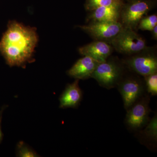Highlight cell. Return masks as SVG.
<instances>
[{
  "mask_svg": "<svg viewBox=\"0 0 157 157\" xmlns=\"http://www.w3.org/2000/svg\"><path fill=\"white\" fill-rule=\"evenodd\" d=\"M37 42L36 29L11 21L0 41V52L10 67H23L32 60Z\"/></svg>",
  "mask_w": 157,
  "mask_h": 157,
  "instance_id": "1",
  "label": "cell"
},
{
  "mask_svg": "<svg viewBox=\"0 0 157 157\" xmlns=\"http://www.w3.org/2000/svg\"><path fill=\"white\" fill-rule=\"evenodd\" d=\"M113 50V47L109 43L98 40H95L78 49V52L82 55L89 56L100 63L105 61L111 56Z\"/></svg>",
  "mask_w": 157,
  "mask_h": 157,
  "instance_id": "8",
  "label": "cell"
},
{
  "mask_svg": "<svg viewBox=\"0 0 157 157\" xmlns=\"http://www.w3.org/2000/svg\"><path fill=\"white\" fill-rule=\"evenodd\" d=\"M157 25V15L153 14L146 15L141 18L137 26V30L151 31Z\"/></svg>",
  "mask_w": 157,
  "mask_h": 157,
  "instance_id": "15",
  "label": "cell"
},
{
  "mask_svg": "<svg viewBox=\"0 0 157 157\" xmlns=\"http://www.w3.org/2000/svg\"><path fill=\"white\" fill-rule=\"evenodd\" d=\"M122 6L100 7L90 11L86 17L87 23L119 22Z\"/></svg>",
  "mask_w": 157,
  "mask_h": 157,
  "instance_id": "11",
  "label": "cell"
},
{
  "mask_svg": "<svg viewBox=\"0 0 157 157\" xmlns=\"http://www.w3.org/2000/svg\"><path fill=\"white\" fill-rule=\"evenodd\" d=\"M7 106H4L0 109V144L2 143L3 139V134L2 130V119L3 113Z\"/></svg>",
  "mask_w": 157,
  "mask_h": 157,
  "instance_id": "18",
  "label": "cell"
},
{
  "mask_svg": "<svg viewBox=\"0 0 157 157\" xmlns=\"http://www.w3.org/2000/svg\"><path fill=\"white\" fill-rule=\"evenodd\" d=\"M79 79L68 84L59 98L60 108H76L82 98V92L78 85Z\"/></svg>",
  "mask_w": 157,
  "mask_h": 157,
  "instance_id": "12",
  "label": "cell"
},
{
  "mask_svg": "<svg viewBox=\"0 0 157 157\" xmlns=\"http://www.w3.org/2000/svg\"><path fill=\"white\" fill-rule=\"evenodd\" d=\"M147 91L153 96L157 94V72L144 76Z\"/></svg>",
  "mask_w": 157,
  "mask_h": 157,
  "instance_id": "16",
  "label": "cell"
},
{
  "mask_svg": "<svg viewBox=\"0 0 157 157\" xmlns=\"http://www.w3.org/2000/svg\"><path fill=\"white\" fill-rule=\"evenodd\" d=\"M155 0H131L124 3L121 8L119 22L124 28L137 30L141 18L155 6Z\"/></svg>",
  "mask_w": 157,
  "mask_h": 157,
  "instance_id": "2",
  "label": "cell"
},
{
  "mask_svg": "<svg viewBox=\"0 0 157 157\" xmlns=\"http://www.w3.org/2000/svg\"><path fill=\"white\" fill-rule=\"evenodd\" d=\"M124 3V0H86L85 8L88 11L100 7L122 6Z\"/></svg>",
  "mask_w": 157,
  "mask_h": 157,
  "instance_id": "13",
  "label": "cell"
},
{
  "mask_svg": "<svg viewBox=\"0 0 157 157\" xmlns=\"http://www.w3.org/2000/svg\"><path fill=\"white\" fill-rule=\"evenodd\" d=\"M110 45L118 53L132 55L147 47L146 41L136 31L131 29H123L111 41Z\"/></svg>",
  "mask_w": 157,
  "mask_h": 157,
  "instance_id": "5",
  "label": "cell"
},
{
  "mask_svg": "<svg viewBox=\"0 0 157 157\" xmlns=\"http://www.w3.org/2000/svg\"><path fill=\"white\" fill-rule=\"evenodd\" d=\"M119 84L125 108L129 109L136 103L141 94L142 90L141 82L136 77H128L124 79L122 78Z\"/></svg>",
  "mask_w": 157,
  "mask_h": 157,
  "instance_id": "7",
  "label": "cell"
},
{
  "mask_svg": "<svg viewBox=\"0 0 157 157\" xmlns=\"http://www.w3.org/2000/svg\"><path fill=\"white\" fill-rule=\"evenodd\" d=\"M147 101L144 100L135 103L129 108L126 121L130 128H140L146 123L148 119L149 108Z\"/></svg>",
  "mask_w": 157,
  "mask_h": 157,
  "instance_id": "9",
  "label": "cell"
},
{
  "mask_svg": "<svg viewBox=\"0 0 157 157\" xmlns=\"http://www.w3.org/2000/svg\"><path fill=\"white\" fill-rule=\"evenodd\" d=\"M126 2H127V1H131V0H126Z\"/></svg>",
  "mask_w": 157,
  "mask_h": 157,
  "instance_id": "20",
  "label": "cell"
},
{
  "mask_svg": "<svg viewBox=\"0 0 157 157\" xmlns=\"http://www.w3.org/2000/svg\"><path fill=\"white\" fill-rule=\"evenodd\" d=\"M144 133L147 137L152 140H156L157 138V117L155 115L149 123L146 128L144 130Z\"/></svg>",
  "mask_w": 157,
  "mask_h": 157,
  "instance_id": "17",
  "label": "cell"
},
{
  "mask_svg": "<svg viewBox=\"0 0 157 157\" xmlns=\"http://www.w3.org/2000/svg\"><path fill=\"white\" fill-rule=\"evenodd\" d=\"M99 63L89 56H84L78 60L68 70V75L78 79L91 78Z\"/></svg>",
  "mask_w": 157,
  "mask_h": 157,
  "instance_id": "10",
  "label": "cell"
},
{
  "mask_svg": "<svg viewBox=\"0 0 157 157\" xmlns=\"http://www.w3.org/2000/svg\"><path fill=\"white\" fill-rule=\"evenodd\" d=\"M151 32L152 37L155 40H157V25L154 28Z\"/></svg>",
  "mask_w": 157,
  "mask_h": 157,
  "instance_id": "19",
  "label": "cell"
},
{
  "mask_svg": "<svg viewBox=\"0 0 157 157\" xmlns=\"http://www.w3.org/2000/svg\"><path fill=\"white\" fill-rule=\"evenodd\" d=\"M16 154L17 157H39V155L36 152L23 141H19L17 143Z\"/></svg>",
  "mask_w": 157,
  "mask_h": 157,
  "instance_id": "14",
  "label": "cell"
},
{
  "mask_svg": "<svg viewBox=\"0 0 157 157\" xmlns=\"http://www.w3.org/2000/svg\"><path fill=\"white\" fill-rule=\"evenodd\" d=\"M86 25H78L82 30L89 35L95 40L103 41L110 44L113 39L124 29L117 22H94Z\"/></svg>",
  "mask_w": 157,
  "mask_h": 157,
  "instance_id": "6",
  "label": "cell"
},
{
  "mask_svg": "<svg viewBox=\"0 0 157 157\" xmlns=\"http://www.w3.org/2000/svg\"><path fill=\"white\" fill-rule=\"evenodd\" d=\"M156 50V47L147 46L122 61L130 70L144 77L157 72Z\"/></svg>",
  "mask_w": 157,
  "mask_h": 157,
  "instance_id": "4",
  "label": "cell"
},
{
  "mask_svg": "<svg viewBox=\"0 0 157 157\" xmlns=\"http://www.w3.org/2000/svg\"><path fill=\"white\" fill-rule=\"evenodd\" d=\"M124 64L115 57L110 56L105 61L99 63L91 78L107 89L118 84L124 76Z\"/></svg>",
  "mask_w": 157,
  "mask_h": 157,
  "instance_id": "3",
  "label": "cell"
}]
</instances>
